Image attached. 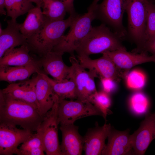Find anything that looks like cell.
<instances>
[{
  "mask_svg": "<svg viewBox=\"0 0 155 155\" xmlns=\"http://www.w3.org/2000/svg\"><path fill=\"white\" fill-rule=\"evenodd\" d=\"M44 116L38 109L28 103L15 99L0 91V123L19 125L37 131Z\"/></svg>",
  "mask_w": 155,
  "mask_h": 155,
  "instance_id": "obj_1",
  "label": "cell"
},
{
  "mask_svg": "<svg viewBox=\"0 0 155 155\" xmlns=\"http://www.w3.org/2000/svg\"><path fill=\"white\" fill-rule=\"evenodd\" d=\"M78 14L75 12L70 14L65 20H48L38 32L27 40L30 51L40 57L52 51L61 41L65 31Z\"/></svg>",
  "mask_w": 155,
  "mask_h": 155,
  "instance_id": "obj_2",
  "label": "cell"
},
{
  "mask_svg": "<svg viewBox=\"0 0 155 155\" xmlns=\"http://www.w3.org/2000/svg\"><path fill=\"white\" fill-rule=\"evenodd\" d=\"M121 39L103 23L92 27L75 51L77 56L89 57L92 54L126 49L121 43Z\"/></svg>",
  "mask_w": 155,
  "mask_h": 155,
  "instance_id": "obj_3",
  "label": "cell"
},
{
  "mask_svg": "<svg viewBox=\"0 0 155 155\" xmlns=\"http://www.w3.org/2000/svg\"><path fill=\"white\" fill-rule=\"evenodd\" d=\"M100 0H94L86 13L82 15L78 14L68 32L64 35L60 42L52 50L74 55V52L92 27V22L96 19L95 10Z\"/></svg>",
  "mask_w": 155,
  "mask_h": 155,
  "instance_id": "obj_4",
  "label": "cell"
},
{
  "mask_svg": "<svg viewBox=\"0 0 155 155\" xmlns=\"http://www.w3.org/2000/svg\"><path fill=\"white\" fill-rule=\"evenodd\" d=\"M150 0H128L126 9L128 16V34L136 44L134 51L140 53L144 41L148 8Z\"/></svg>",
  "mask_w": 155,
  "mask_h": 155,
  "instance_id": "obj_5",
  "label": "cell"
},
{
  "mask_svg": "<svg viewBox=\"0 0 155 155\" xmlns=\"http://www.w3.org/2000/svg\"><path fill=\"white\" fill-rule=\"evenodd\" d=\"M128 0H103L97 4L95 10L96 18L111 27L120 38L125 36L127 32L123 24Z\"/></svg>",
  "mask_w": 155,
  "mask_h": 155,
  "instance_id": "obj_6",
  "label": "cell"
},
{
  "mask_svg": "<svg viewBox=\"0 0 155 155\" xmlns=\"http://www.w3.org/2000/svg\"><path fill=\"white\" fill-rule=\"evenodd\" d=\"M59 102L57 96L53 107L44 116L36 131L41 137L47 155H62L58 134Z\"/></svg>",
  "mask_w": 155,
  "mask_h": 155,
  "instance_id": "obj_7",
  "label": "cell"
},
{
  "mask_svg": "<svg viewBox=\"0 0 155 155\" xmlns=\"http://www.w3.org/2000/svg\"><path fill=\"white\" fill-rule=\"evenodd\" d=\"M94 115L103 117L100 110L89 101L77 99L75 100L59 99L57 119L58 125L73 124L79 119Z\"/></svg>",
  "mask_w": 155,
  "mask_h": 155,
  "instance_id": "obj_8",
  "label": "cell"
},
{
  "mask_svg": "<svg viewBox=\"0 0 155 155\" xmlns=\"http://www.w3.org/2000/svg\"><path fill=\"white\" fill-rule=\"evenodd\" d=\"M69 60L71 63L70 79L75 84L77 99L89 101L91 96L97 91L94 78L98 75L92 71L86 70L74 55H71Z\"/></svg>",
  "mask_w": 155,
  "mask_h": 155,
  "instance_id": "obj_9",
  "label": "cell"
},
{
  "mask_svg": "<svg viewBox=\"0 0 155 155\" xmlns=\"http://www.w3.org/2000/svg\"><path fill=\"white\" fill-rule=\"evenodd\" d=\"M32 134L30 131L18 129L16 125L0 123V155H20L18 146Z\"/></svg>",
  "mask_w": 155,
  "mask_h": 155,
  "instance_id": "obj_10",
  "label": "cell"
},
{
  "mask_svg": "<svg viewBox=\"0 0 155 155\" xmlns=\"http://www.w3.org/2000/svg\"><path fill=\"white\" fill-rule=\"evenodd\" d=\"M102 55L96 59H92L89 57H77L83 67L95 72L99 77L110 78L118 82L126 77L127 74L118 69L109 58Z\"/></svg>",
  "mask_w": 155,
  "mask_h": 155,
  "instance_id": "obj_11",
  "label": "cell"
},
{
  "mask_svg": "<svg viewBox=\"0 0 155 155\" xmlns=\"http://www.w3.org/2000/svg\"><path fill=\"white\" fill-rule=\"evenodd\" d=\"M64 53L52 50L41 56L39 59L45 73L58 82H64L70 78L71 66L64 63L62 58Z\"/></svg>",
  "mask_w": 155,
  "mask_h": 155,
  "instance_id": "obj_12",
  "label": "cell"
},
{
  "mask_svg": "<svg viewBox=\"0 0 155 155\" xmlns=\"http://www.w3.org/2000/svg\"><path fill=\"white\" fill-rule=\"evenodd\" d=\"M108 141L101 155H124L134 154L131 135L129 130L119 131L112 127L108 137Z\"/></svg>",
  "mask_w": 155,
  "mask_h": 155,
  "instance_id": "obj_13",
  "label": "cell"
},
{
  "mask_svg": "<svg viewBox=\"0 0 155 155\" xmlns=\"http://www.w3.org/2000/svg\"><path fill=\"white\" fill-rule=\"evenodd\" d=\"M131 135L134 154H144L155 139V121L150 113L146 115L139 128Z\"/></svg>",
  "mask_w": 155,
  "mask_h": 155,
  "instance_id": "obj_14",
  "label": "cell"
},
{
  "mask_svg": "<svg viewBox=\"0 0 155 155\" xmlns=\"http://www.w3.org/2000/svg\"><path fill=\"white\" fill-rule=\"evenodd\" d=\"M102 54L109 58L118 69L127 75L129 69L136 65L147 62H155V57L152 55L130 53L126 49L107 52Z\"/></svg>",
  "mask_w": 155,
  "mask_h": 155,
  "instance_id": "obj_15",
  "label": "cell"
},
{
  "mask_svg": "<svg viewBox=\"0 0 155 155\" xmlns=\"http://www.w3.org/2000/svg\"><path fill=\"white\" fill-rule=\"evenodd\" d=\"M95 127L88 129L83 137V150L86 155H101L105 146V141L108 138L112 126L105 123L102 126L97 122Z\"/></svg>",
  "mask_w": 155,
  "mask_h": 155,
  "instance_id": "obj_16",
  "label": "cell"
},
{
  "mask_svg": "<svg viewBox=\"0 0 155 155\" xmlns=\"http://www.w3.org/2000/svg\"><path fill=\"white\" fill-rule=\"evenodd\" d=\"M36 81V75L30 79L9 84L5 88L1 90L3 93L30 104L38 109L35 93Z\"/></svg>",
  "mask_w": 155,
  "mask_h": 155,
  "instance_id": "obj_17",
  "label": "cell"
},
{
  "mask_svg": "<svg viewBox=\"0 0 155 155\" xmlns=\"http://www.w3.org/2000/svg\"><path fill=\"white\" fill-rule=\"evenodd\" d=\"M62 141L60 145L62 155H80L83 150L84 139L78 127L73 124L60 125Z\"/></svg>",
  "mask_w": 155,
  "mask_h": 155,
  "instance_id": "obj_18",
  "label": "cell"
},
{
  "mask_svg": "<svg viewBox=\"0 0 155 155\" xmlns=\"http://www.w3.org/2000/svg\"><path fill=\"white\" fill-rule=\"evenodd\" d=\"M35 93L41 115L44 116L52 108L57 95L49 82L41 71L37 73Z\"/></svg>",
  "mask_w": 155,
  "mask_h": 155,
  "instance_id": "obj_19",
  "label": "cell"
},
{
  "mask_svg": "<svg viewBox=\"0 0 155 155\" xmlns=\"http://www.w3.org/2000/svg\"><path fill=\"white\" fill-rule=\"evenodd\" d=\"M39 59L27 65L19 66H0V80L9 84L27 80L33 73L41 71Z\"/></svg>",
  "mask_w": 155,
  "mask_h": 155,
  "instance_id": "obj_20",
  "label": "cell"
},
{
  "mask_svg": "<svg viewBox=\"0 0 155 155\" xmlns=\"http://www.w3.org/2000/svg\"><path fill=\"white\" fill-rule=\"evenodd\" d=\"M7 26L0 34V59L8 50L27 43L20 32V24L11 19L7 21Z\"/></svg>",
  "mask_w": 155,
  "mask_h": 155,
  "instance_id": "obj_21",
  "label": "cell"
},
{
  "mask_svg": "<svg viewBox=\"0 0 155 155\" xmlns=\"http://www.w3.org/2000/svg\"><path fill=\"white\" fill-rule=\"evenodd\" d=\"M48 20L41 7L36 6L28 12L24 22L20 24V32L27 40L38 32Z\"/></svg>",
  "mask_w": 155,
  "mask_h": 155,
  "instance_id": "obj_22",
  "label": "cell"
},
{
  "mask_svg": "<svg viewBox=\"0 0 155 155\" xmlns=\"http://www.w3.org/2000/svg\"><path fill=\"white\" fill-rule=\"evenodd\" d=\"M30 51L27 43L8 50L0 59V66H22L33 62L36 59L30 55Z\"/></svg>",
  "mask_w": 155,
  "mask_h": 155,
  "instance_id": "obj_23",
  "label": "cell"
},
{
  "mask_svg": "<svg viewBox=\"0 0 155 155\" xmlns=\"http://www.w3.org/2000/svg\"><path fill=\"white\" fill-rule=\"evenodd\" d=\"M42 13L49 20L64 19L66 12L73 13L67 5L60 0H42ZM75 13V12H74Z\"/></svg>",
  "mask_w": 155,
  "mask_h": 155,
  "instance_id": "obj_24",
  "label": "cell"
},
{
  "mask_svg": "<svg viewBox=\"0 0 155 155\" xmlns=\"http://www.w3.org/2000/svg\"><path fill=\"white\" fill-rule=\"evenodd\" d=\"M44 75L50 84L54 93L59 100L77 99L76 85L72 79L64 82H58L50 78L46 73H44Z\"/></svg>",
  "mask_w": 155,
  "mask_h": 155,
  "instance_id": "obj_25",
  "label": "cell"
},
{
  "mask_svg": "<svg viewBox=\"0 0 155 155\" xmlns=\"http://www.w3.org/2000/svg\"><path fill=\"white\" fill-rule=\"evenodd\" d=\"M5 1L7 16L11 18L14 21L35 7L29 0H5Z\"/></svg>",
  "mask_w": 155,
  "mask_h": 155,
  "instance_id": "obj_26",
  "label": "cell"
},
{
  "mask_svg": "<svg viewBox=\"0 0 155 155\" xmlns=\"http://www.w3.org/2000/svg\"><path fill=\"white\" fill-rule=\"evenodd\" d=\"M20 155H43L44 150L41 137L36 132L23 143L19 149Z\"/></svg>",
  "mask_w": 155,
  "mask_h": 155,
  "instance_id": "obj_27",
  "label": "cell"
},
{
  "mask_svg": "<svg viewBox=\"0 0 155 155\" xmlns=\"http://www.w3.org/2000/svg\"><path fill=\"white\" fill-rule=\"evenodd\" d=\"M89 101L100 110L105 120L107 115L112 113L109 109L111 104V99L109 94L104 91L96 92L90 97Z\"/></svg>",
  "mask_w": 155,
  "mask_h": 155,
  "instance_id": "obj_28",
  "label": "cell"
},
{
  "mask_svg": "<svg viewBox=\"0 0 155 155\" xmlns=\"http://www.w3.org/2000/svg\"><path fill=\"white\" fill-rule=\"evenodd\" d=\"M148 105V99L143 93L137 92L133 94L129 100V106L135 114L141 115L146 113Z\"/></svg>",
  "mask_w": 155,
  "mask_h": 155,
  "instance_id": "obj_29",
  "label": "cell"
},
{
  "mask_svg": "<svg viewBox=\"0 0 155 155\" xmlns=\"http://www.w3.org/2000/svg\"><path fill=\"white\" fill-rule=\"evenodd\" d=\"M154 36H155V4L150 0L148 6L144 41L143 46L147 41Z\"/></svg>",
  "mask_w": 155,
  "mask_h": 155,
  "instance_id": "obj_30",
  "label": "cell"
},
{
  "mask_svg": "<svg viewBox=\"0 0 155 155\" xmlns=\"http://www.w3.org/2000/svg\"><path fill=\"white\" fill-rule=\"evenodd\" d=\"M128 87L133 89H140L144 86L146 76L142 71L135 70L131 71L126 77Z\"/></svg>",
  "mask_w": 155,
  "mask_h": 155,
  "instance_id": "obj_31",
  "label": "cell"
},
{
  "mask_svg": "<svg viewBox=\"0 0 155 155\" xmlns=\"http://www.w3.org/2000/svg\"><path fill=\"white\" fill-rule=\"evenodd\" d=\"M103 91L109 94L113 92L116 88L115 81L112 79L108 78L100 77Z\"/></svg>",
  "mask_w": 155,
  "mask_h": 155,
  "instance_id": "obj_32",
  "label": "cell"
},
{
  "mask_svg": "<svg viewBox=\"0 0 155 155\" xmlns=\"http://www.w3.org/2000/svg\"><path fill=\"white\" fill-rule=\"evenodd\" d=\"M151 53L155 57V36L147 41L144 44L140 53Z\"/></svg>",
  "mask_w": 155,
  "mask_h": 155,
  "instance_id": "obj_33",
  "label": "cell"
},
{
  "mask_svg": "<svg viewBox=\"0 0 155 155\" xmlns=\"http://www.w3.org/2000/svg\"><path fill=\"white\" fill-rule=\"evenodd\" d=\"M64 2L67 5L72 12H75L73 7L74 0H60Z\"/></svg>",
  "mask_w": 155,
  "mask_h": 155,
  "instance_id": "obj_34",
  "label": "cell"
},
{
  "mask_svg": "<svg viewBox=\"0 0 155 155\" xmlns=\"http://www.w3.org/2000/svg\"><path fill=\"white\" fill-rule=\"evenodd\" d=\"M5 8V0H0V14L1 15H7V11L4 8Z\"/></svg>",
  "mask_w": 155,
  "mask_h": 155,
  "instance_id": "obj_35",
  "label": "cell"
},
{
  "mask_svg": "<svg viewBox=\"0 0 155 155\" xmlns=\"http://www.w3.org/2000/svg\"><path fill=\"white\" fill-rule=\"evenodd\" d=\"M32 3H34L36 5V6L41 7L42 1V0H29Z\"/></svg>",
  "mask_w": 155,
  "mask_h": 155,
  "instance_id": "obj_36",
  "label": "cell"
},
{
  "mask_svg": "<svg viewBox=\"0 0 155 155\" xmlns=\"http://www.w3.org/2000/svg\"><path fill=\"white\" fill-rule=\"evenodd\" d=\"M150 114L152 117L155 121V113H150Z\"/></svg>",
  "mask_w": 155,
  "mask_h": 155,
  "instance_id": "obj_37",
  "label": "cell"
},
{
  "mask_svg": "<svg viewBox=\"0 0 155 155\" xmlns=\"http://www.w3.org/2000/svg\"><path fill=\"white\" fill-rule=\"evenodd\" d=\"M154 3L155 4V0H154Z\"/></svg>",
  "mask_w": 155,
  "mask_h": 155,
  "instance_id": "obj_38",
  "label": "cell"
}]
</instances>
